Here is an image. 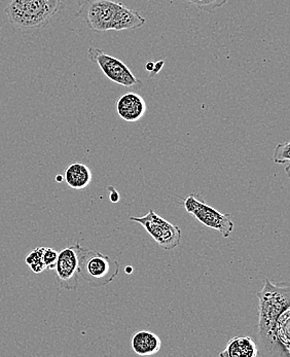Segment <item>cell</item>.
<instances>
[{
  "instance_id": "7402d4cb",
  "label": "cell",
  "mask_w": 290,
  "mask_h": 357,
  "mask_svg": "<svg viewBox=\"0 0 290 357\" xmlns=\"http://www.w3.org/2000/svg\"><path fill=\"white\" fill-rule=\"evenodd\" d=\"M125 271L128 272V273H131L133 270H132V268L129 266V267L125 268Z\"/></svg>"
},
{
  "instance_id": "4fadbf2b",
  "label": "cell",
  "mask_w": 290,
  "mask_h": 357,
  "mask_svg": "<svg viewBox=\"0 0 290 357\" xmlns=\"http://www.w3.org/2000/svg\"><path fill=\"white\" fill-rule=\"evenodd\" d=\"M64 181L73 190H84L92 183L93 175L90 168L84 164L75 163L69 165L64 173Z\"/></svg>"
},
{
  "instance_id": "2e32d148",
  "label": "cell",
  "mask_w": 290,
  "mask_h": 357,
  "mask_svg": "<svg viewBox=\"0 0 290 357\" xmlns=\"http://www.w3.org/2000/svg\"><path fill=\"white\" fill-rule=\"evenodd\" d=\"M190 4L204 12L213 13L216 8H222L228 0H185Z\"/></svg>"
},
{
  "instance_id": "8992f818",
  "label": "cell",
  "mask_w": 290,
  "mask_h": 357,
  "mask_svg": "<svg viewBox=\"0 0 290 357\" xmlns=\"http://www.w3.org/2000/svg\"><path fill=\"white\" fill-rule=\"evenodd\" d=\"M88 58L90 61L98 65L106 77L114 83L125 88H134L142 84L122 60L108 55L100 49L90 47Z\"/></svg>"
},
{
  "instance_id": "52a82bcc",
  "label": "cell",
  "mask_w": 290,
  "mask_h": 357,
  "mask_svg": "<svg viewBox=\"0 0 290 357\" xmlns=\"http://www.w3.org/2000/svg\"><path fill=\"white\" fill-rule=\"evenodd\" d=\"M185 211L194 215L208 228L220 231L222 237L228 238L234 230V222L229 214H222L206 203L190 195L185 200Z\"/></svg>"
},
{
  "instance_id": "ac0fdd59",
  "label": "cell",
  "mask_w": 290,
  "mask_h": 357,
  "mask_svg": "<svg viewBox=\"0 0 290 357\" xmlns=\"http://www.w3.org/2000/svg\"><path fill=\"white\" fill-rule=\"evenodd\" d=\"M58 253L59 252H57V250H53V248H45L43 252V261L45 264V269L55 270Z\"/></svg>"
},
{
  "instance_id": "5bb4252c",
  "label": "cell",
  "mask_w": 290,
  "mask_h": 357,
  "mask_svg": "<svg viewBox=\"0 0 290 357\" xmlns=\"http://www.w3.org/2000/svg\"><path fill=\"white\" fill-rule=\"evenodd\" d=\"M144 24L145 18L139 13L130 10L122 4L112 24V30L122 31V30L136 29V28L142 27Z\"/></svg>"
},
{
  "instance_id": "ffe728a7",
  "label": "cell",
  "mask_w": 290,
  "mask_h": 357,
  "mask_svg": "<svg viewBox=\"0 0 290 357\" xmlns=\"http://www.w3.org/2000/svg\"><path fill=\"white\" fill-rule=\"evenodd\" d=\"M153 66H155V63L153 62H148V63L146 64V69L148 71H153Z\"/></svg>"
},
{
  "instance_id": "d6986e66",
  "label": "cell",
  "mask_w": 290,
  "mask_h": 357,
  "mask_svg": "<svg viewBox=\"0 0 290 357\" xmlns=\"http://www.w3.org/2000/svg\"><path fill=\"white\" fill-rule=\"evenodd\" d=\"M107 190H109V199L112 203H118L120 201V194L118 190L114 189V187H108Z\"/></svg>"
},
{
  "instance_id": "5b68a950",
  "label": "cell",
  "mask_w": 290,
  "mask_h": 357,
  "mask_svg": "<svg viewBox=\"0 0 290 357\" xmlns=\"http://www.w3.org/2000/svg\"><path fill=\"white\" fill-rule=\"evenodd\" d=\"M129 220L142 225L163 250H172L181 244V228L167 222L151 209L146 215L140 218L131 216Z\"/></svg>"
},
{
  "instance_id": "6da1fadb",
  "label": "cell",
  "mask_w": 290,
  "mask_h": 357,
  "mask_svg": "<svg viewBox=\"0 0 290 357\" xmlns=\"http://www.w3.org/2000/svg\"><path fill=\"white\" fill-rule=\"evenodd\" d=\"M65 8L62 0H8L6 12L8 21L18 29H38Z\"/></svg>"
},
{
  "instance_id": "9c48e42d",
  "label": "cell",
  "mask_w": 290,
  "mask_h": 357,
  "mask_svg": "<svg viewBox=\"0 0 290 357\" xmlns=\"http://www.w3.org/2000/svg\"><path fill=\"white\" fill-rule=\"evenodd\" d=\"M265 347L270 350V354L290 356V307L277 318Z\"/></svg>"
},
{
  "instance_id": "7a4b0ae2",
  "label": "cell",
  "mask_w": 290,
  "mask_h": 357,
  "mask_svg": "<svg viewBox=\"0 0 290 357\" xmlns=\"http://www.w3.org/2000/svg\"><path fill=\"white\" fill-rule=\"evenodd\" d=\"M259 301V332L264 345H267L273 326L278 316L290 307L289 283L277 285L266 279L265 285L257 294Z\"/></svg>"
},
{
  "instance_id": "ba28073f",
  "label": "cell",
  "mask_w": 290,
  "mask_h": 357,
  "mask_svg": "<svg viewBox=\"0 0 290 357\" xmlns=\"http://www.w3.org/2000/svg\"><path fill=\"white\" fill-rule=\"evenodd\" d=\"M82 248L79 243H75L58 253L55 270L58 284L61 289L77 291L79 287V278L81 276L79 255Z\"/></svg>"
},
{
  "instance_id": "9a60e30c",
  "label": "cell",
  "mask_w": 290,
  "mask_h": 357,
  "mask_svg": "<svg viewBox=\"0 0 290 357\" xmlns=\"http://www.w3.org/2000/svg\"><path fill=\"white\" fill-rule=\"evenodd\" d=\"M45 248H38L32 250L29 255L26 257L25 263L29 266L30 269L33 273L40 274L45 271V266L43 261V252Z\"/></svg>"
},
{
  "instance_id": "44dd1931",
  "label": "cell",
  "mask_w": 290,
  "mask_h": 357,
  "mask_svg": "<svg viewBox=\"0 0 290 357\" xmlns=\"http://www.w3.org/2000/svg\"><path fill=\"white\" fill-rule=\"evenodd\" d=\"M56 181H64V177H63L62 175H57V176H56Z\"/></svg>"
},
{
  "instance_id": "277c9868",
  "label": "cell",
  "mask_w": 290,
  "mask_h": 357,
  "mask_svg": "<svg viewBox=\"0 0 290 357\" xmlns=\"http://www.w3.org/2000/svg\"><path fill=\"white\" fill-rule=\"evenodd\" d=\"M77 4L79 10L75 17L83 19L90 29L105 32L112 30V24L123 3L116 0H77Z\"/></svg>"
},
{
  "instance_id": "e0dca14e",
  "label": "cell",
  "mask_w": 290,
  "mask_h": 357,
  "mask_svg": "<svg viewBox=\"0 0 290 357\" xmlns=\"http://www.w3.org/2000/svg\"><path fill=\"white\" fill-rule=\"evenodd\" d=\"M290 142H284V144H279L274 151L275 163L277 164H289L290 162Z\"/></svg>"
},
{
  "instance_id": "7c38bea8",
  "label": "cell",
  "mask_w": 290,
  "mask_h": 357,
  "mask_svg": "<svg viewBox=\"0 0 290 357\" xmlns=\"http://www.w3.org/2000/svg\"><path fill=\"white\" fill-rule=\"evenodd\" d=\"M259 356V347L250 337H235L229 340L220 357H257Z\"/></svg>"
},
{
  "instance_id": "3957f363",
  "label": "cell",
  "mask_w": 290,
  "mask_h": 357,
  "mask_svg": "<svg viewBox=\"0 0 290 357\" xmlns=\"http://www.w3.org/2000/svg\"><path fill=\"white\" fill-rule=\"evenodd\" d=\"M120 271V264L96 250L82 248L79 274L93 287H103L112 283Z\"/></svg>"
},
{
  "instance_id": "30bf717a",
  "label": "cell",
  "mask_w": 290,
  "mask_h": 357,
  "mask_svg": "<svg viewBox=\"0 0 290 357\" xmlns=\"http://www.w3.org/2000/svg\"><path fill=\"white\" fill-rule=\"evenodd\" d=\"M116 112L125 122H137L146 112V103L140 95L128 92L116 100Z\"/></svg>"
},
{
  "instance_id": "8fae6325",
  "label": "cell",
  "mask_w": 290,
  "mask_h": 357,
  "mask_svg": "<svg viewBox=\"0 0 290 357\" xmlns=\"http://www.w3.org/2000/svg\"><path fill=\"white\" fill-rule=\"evenodd\" d=\"M133 351L140 356H155L161 350L162 341L159 336L148 331H138L131 337Z\"/></svg>"
}]
</instances>
